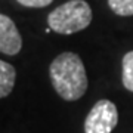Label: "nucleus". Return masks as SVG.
I'll use <instances>...</instances> for the list:
<instances>
[{
    "instance_id": "nucleus-1",
    "label": "nucleus",
    "mask_w": 133,
    "mask_h": 133,
    "mask_svg": "<svg viewBox=\"0 0 133 133\" xmlns=\"http://www.w3.org/2000/svg\"><path fill=\"white\" fill-rule=\"evenodd\" d=\"M49 77L56 93L68 102L80 99L87 90L84 64L74 52L59 53L49 65Z\"/></svg>"
},
{
    "instance_id": "nucleus-2",
    "label": "nucleus",
    "mask_w": 133,
    "mask_h": 133,
    "mask_svg": "<svg viewBox=\"0 0 133 133\" xmlns=\"http://www.w3.org/2000/svg\"><path fill=\"white\" fill-rule=\"evenodd\" d=\"M92 8L84 0H68L48 15L49 28L58 34H74L92 22Z\"/></svg>"
},
{
    "instance_id": "nucleus-7",
    "label": "nucleus",
    "mask_w": 133,
    "mask_h": 133,
    "mask_svg": "<svg viewBox=\"0 0 133 133\" xmlns=\"http://www.w3.org/2000/svg\"><path fill=\"white\" fill-rule=\"evenodd\" d=\"M108 6L118 16L133 15V0H108Z\"/></svg>"
},
{
    "instance_id": "nucleus-5",
    "label": "nucleus",
    "mask_w": 133,
    "mask_h": 133,
    "mask_svg": "<svg viewBox=\"0 0 133 133\" xmlns=\"http://www.w3.org/2000/svg\"><path fill=\"white\" fill-rule=\"evenodd\" d=\"M16 81L15 66L0 59V99L9 95Z\"/></svg>"
},
{
    "instance_id": "nucleus-6",
    "label": "nucleus",
    "mask_w": 133,
    "mask_h": 133,
    "mask_svg": "<svg viewBox=\"0 0 133 133\" xmlns=\"http://www.w3.org/2000/svg\"><path fill=\"white\" fill-rule=\"evenodd\" d=\"M121 80H123V86L129 92H133V50L127 52L123 56V62H121Z\"/></svg>"
},
{
    "instance_id": "nucleus-4",
    "label": "nucleus",
    "mask_w": 133,
    "mask_h": 133,
    "mask_svg": "<svg viewBox=\"0 0 133 133\" xmlns=\"http://www.w3.org/2000/svg\"><path fill=\"white\" fill-rule=\"evenodd\" d=\"M22 49V37L9 16L0 14V53L14 56Z\"/></svg>"
},
{
    "instance_id": "nucleus-3",
    "label": "nucleus",
    "mask_w": 133,
    "mask_h": 133,
    "mask_svg": "<svg viewBox=\"0 0 133 133\" xmlns=\"http://www.w3.org/2000/svg\"><path fill=\"white\" fill-rule=\"evenodd\" d=\"M118 124V111L114 102L98 101L84 120V133H111Z\"/></svg>"
},
{
    "instance_id": "nucleus-8",
    "label": "nucleus",
    "mask_w": 133,
    "mask_h": 133,
    "mask_svg": "<svg viewBox=\"0 0 133 133\" xmlns=\"http://www.w3.org/2000/svg\"><path fill=\"white\" fill-rule=\"evenodd\" d=\"M16 2L25 8H46L53 0H16Z\"/></svg>"
}]
</instances>
